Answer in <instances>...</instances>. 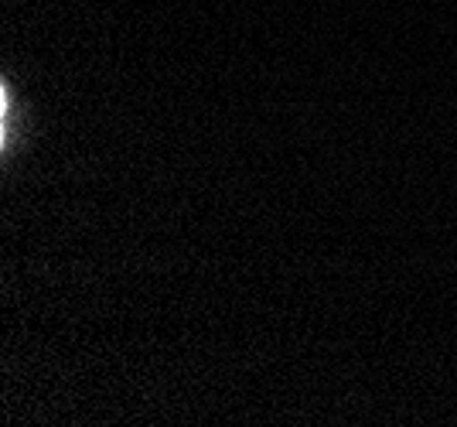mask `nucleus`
Instances as JSON below:
<instances>
[]
</instances>
